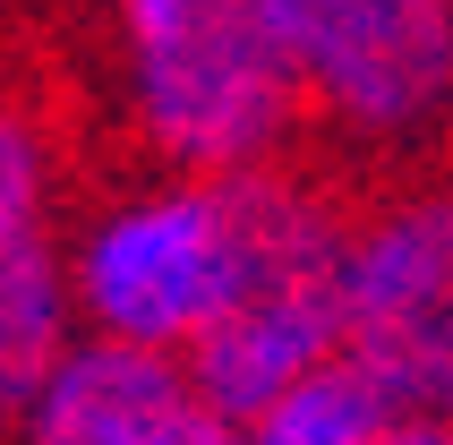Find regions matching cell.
Masks as SVG:
<instances>
[{"instance_id":"8","label":"cell","mask_w":453,"mask_h":445,"mask_svg":"<svg viewBox=\"0 0 453 445\" xmlns=\"http://www.w3.org/2000/svg\"><path fill=\"white\" fill-rule=\"evenodd\" d=\"M60 163L69 146L51 121V86L0 69V248L60 231Z\"/></svg>"},{"instance_id":"7","label":"cell","mask_w":453,"mask_h":445,"mask_svg":"<svg viewBox=\"0 0 453 445\" xmlns=\"http://www.w3.org/2000/svg\"><path fill=\"white\" fill-rule=\"evenodd\" d=\"M77 300H69V257L60 231L0 248V420H18L43 394V377L60 369V351L77 343Z\"/></svg>"},{"instance_id":"5","label":"cell","mask_w":453,"mask_h":445,"mask_svg":"<svg viewBox=\"0 0 453 445\" xmlns=\"http://www.w3.org/2000/svg\"><path fill=\"white\" fill-rule=\"evenodd\" d=\"M342 351L403 420H453V172L394 180L351 206Z\"/></svg>"},{"instance_id":"9","label":"cell","mask_w":453,"mask_h":445,"mask_svg":"<svg viewBox=\"0 0 453 445\" xmlns=\"http://www.w3.org/2000/svg\"><path fill=\"white\" fill-rule=\"evenodd\" d=\"M394 420H403V411L385 402V386L359 369L351 351H334V360H317L308 377H291V386L240 428V445H377Z\"/></svg>"},{"instance_id":"2","label":"cell","mask_w":453,"mask_h":445,"mask_svg":"<svg viewBox=\"0 0 453 445\" xmlns=\"http://www.w3.org/2000/svg\"><path fill=\"white\" fill-rule=\"evenodd\" d=\"M60 257H69V300L86 334L180 360L249 274V172L128 180L86 206Z\"/></svg>"},{"instance_id":"3","label":"cell","mask_w":453,"mask_h":445,"mask_svg":"<svg viewBox=\"0 0 453 445\" xmlns=\"http://www.w3.org/2000/svg\"><path fill=\"white\" fill-rule=\"evenodd\" d=\"M342 189L300 163L249 172V274L214 325L180 351L205 420L249 428L265 402L342 351Z\"/></svg>"},{"instance_id":"1","label":"cell","mask_w":453,"mask_h":445,"mask_svg":"<svg viewBox=\"0 0 453 445\" xmlns=\"http://www.w3.org/2000/svg\"><path fill=\"white\" fill-rule=\"evenodd\" d=\"M111 95L154 172H265L300 146L282 0H103Z\"/></svg>"},{"instance_id":"4","label":"cell","mask_w":453,"mask_h":445,"mask_svg":"<svg viewBox=\"0 0 453 445\" xmlns=\"http://www.w3.org/2000/svg\"><path fill=\"white\" fill-rule=\"evenodd\" d=\"M300 129L351 154H428L453 137V0H282Z\"/></svg>"},{"instance_id":"6","label":"cell","mask_w":453,"mask_h":445,"mask_svg":"<svg viewBox=\"0 0 453 445\" xmlns=\"http://www.w3.org/2000/svg\"><path fill=\"white\" fill-rule=\"evenodd\" d=\"M188 420H197V394H188L180 360L77 334L60 369L43 377V394L9 428L18 445H180Z\"/></svg>"},{"instance_id":"10","label":"cell","mask_w":453,"mask_h":445,"mask_svg":"<svg viewBox=\"0 0 453 445\" xmlns=\"http://www.w3.org/2000/svg\"><path fill=\"white\" fill-rule=\"evenodd\" d=\"M180 445H240V428H223V420H205V411H197V420L180 428Z\"/></svg>"}]
</instances>
